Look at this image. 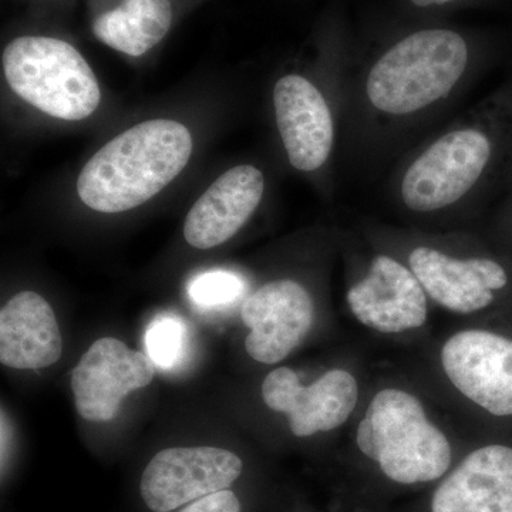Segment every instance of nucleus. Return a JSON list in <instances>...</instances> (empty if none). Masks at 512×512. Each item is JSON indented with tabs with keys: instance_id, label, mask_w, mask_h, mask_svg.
I'll list each match as a JSON object with an SVG mask.
<instances>
[{
	"instance_id": "14",
	"label": "nucleus",
	"mask_w": 512,
	"mask_h": 512,
	"mask_svg": "<svg viewBox=\"0 0 512 512\" xmlns=\"http://www.w3.org/2000/svg\"><path fill=\"white\" fill-rule=\"evenodd\" d=\"M265 190V174L255 165L231 168L192 205L184 222L185 241L197 249L229 241L251 220Z\"/></svg>"
},
{
	"instance_id": "16",
	"label": "nucleus",
	"mask_w": 512,
	"mask_h": 512,
	"mask_svg": "<svg viewBox=\"0 0 512 512\" xmlns=\"http://www.w3.org/2000/svg\"><path fill=\"white\" fill-rule=\"evenodd\" d=\"M63 338L55 312L39 293L20 292L0 311V362L18 370L55 365Z\"/></svg>"
},
{
	"instance_id": "4",
	"label": "nucleus",
	"mask_w": 512,
	"mask_h": 512,
	"mask_svg": "<svg viewBox=\"0 0 512 512\" xmlns=\"http://www.w3.org/2000/svg\"><path fill=\"white\" fill-rule=\"evenodd\" d=\"M356 444L399 484L443 477L451 464L450 441L427 417L423 404L404 390H380L357 426Z\"/></svg>"
},
{
	"instance_id": "9",
	"label": "nucleus",
	"mask_w": 512,
	"mask_h": 512,
	"mask_svg": "<svg viewBox=\"0 0 512 512\" xmlns=\"http://www.w3.org/2000/svg\"><path fill=\"white\" fill-rule=\"evenodd\" d=\"M346 301L353 316L380 333L419 329L429 316L427 293L406 262L379 252L350 286Z\"/></svg>"
},
{
	"instance_id": "10",
	"label": "nucleus",
	"mask_w": 512,
	"mask_h": 512,
	"mask_svg": "<svg viewBox=\"0 0 512 512\" xmlns=\"http://www.w3.org/2000/svg\"><path fill=\"white\" fill-rule=\"evenodd\" d=\"M262 397L269 409L288 417L293 436H315L338 429L348 421L359 399V384L352 373L332 369L305 386L289 367L266 375Z\"/></svg>"
},
{
	"instance_id": "12",
	"label": "nucleus",
	"mask_w": 512,
	"mask_h": 512,
	"mask_svg": "<svg viewBox=\"0 0 512 512\" xmlns=\"http://www.w3.org/2000/svg\"><path fill=\"white\" fill-rule=\"evenodd\" d=\"M441 365L454 387L493 416H512V340L463 330L444 343Z\"/></svg>"
},
{
	"instance_id": "6",
	"label": "nucleus",
	"mask_w": 512,
	"mask_h": 512,
	"mask_svg": "<svg viewBox=\"0 0 512 512\" xmlns=\"http://www.w3.org/2000/svg\"><path fill=\"white\" fill-rule=\"evenodd\" d=\"M276 127L289 163L301 173L328 167L345 126V101H332L325 90L301 73L279 77L272 93Z\"/></svg>"
},
{
	"instance_id": "11",
	"label": "nucleus",
	"mask_w": 512,
	"mask_h": 512,
	"mask_svg": "<svg viewBox=\"0 0 512 512\" xmlns=\"http://www.w3.org/2000/svg\"><path fill=\"white\" fill-rule=\"evenodd\" d=\"M156 365L147 353L114 338L96 340L74 367L72 392L77 412L94 423L111 421L128 394L153 382Z\"/></svg>"
},
{
	"instance_id": "18",
	"label": "nucleus",
	"mask_w": 512,
	"mask_h": 512,
	"mask_svg": "<svg viewBox=\"0 0 512 512\" xmlns=\"http://www.w3.org/2000/svg\"><path fill=\"white\" fill-rule=\"evenodd\" d=\"M146 353L161 370L183 365L190 349V332L180 316L164 313L151 320L144 335Z\"/></svg>"
},
{
	"instance_id": "21",
	"label": "nucleus",
	"mask_w": 512,
	"mask_h": 512,
	"mask_svg": "<svg viewBox=\"0 0 512 512\" xmlns=\"http://www.w3.org/2000/svg\"><path fill=\"white\" fill-rule=\"evenodd\" d=\"M410 2L416 8L427 9L443 8V6L451 5V3L457 2V0H410Z\"/></svg>"
},
{
	"instance_id": "19",
	"label": "nucleus",
	"mask_w": 512,
	"mask_h": 512,
	"mask_svg": "<svg viewBox=\"0 0 512 512\" xmlns=\"http://www.w3.org/2000/svg\"><path fill=\"white\" fill-rule=\"evenodd\" d=\"M247 291V281L241 275L225 269H214L195 275L187 288L190 301L204 311H215L234 305Z\"/></svg>"
},
{
	"instance_id": "17",
	"label": "nucleus",
	"mask_w": 512,
	"mask_h": 512,
	"mask_svg": "<svg viewBox=\"0 0 512 512\" xmlns=\"http://www.w3.org/2000/svg\"><path fill=\"white\" fill-rule=\"evenodd\" d=\"M171 23L170 0H124L119 8L94 20L93 33L111 49L140 57L167 36Z\"/></svg>"
},
{
	"instance_id": "5",
	"label": "nucleus",
	"mask_w": 512,
	"mask_h": 512,
	"mask_svg": "<svg viewBox=\"0 0 512 512\" xmlns=\"http://www.w3.org/2000/svg\"><path fill=\"white\" fill-rule=\"evenodd\" d=\"M2 60L10 89L47 116L80 121L99 107L96 74L79 50L63 40L18 37L6 46Z\"/></svg>"
},
{
	"instance_id": "8",
	"label": "nucleus",
	"mask_w": 512,
	"mask_h": 512,
	"mask_svg": "<svg viewBox=\"0 0 512 512\" xmlns=\"http://www.w3.org/2000/svg\"><path fill=\"white\" fill-rule=\"evenodd\" d=\"M404 262L427 296L447 311L468 315L494 302L495 292L510 282L507 269L484 255H458L433 244H416Z\"/></svg>"
},
{
	"instance_id": "20",
	"label": "nucleus",
	"mask_w": 512,
	"mask_h": 512,
	"mask_svg": "<svg viewBox=\"0 0 512 512\" xmlns=\"http://www.w3.org/2000/svg\"><path fill=\"white\" fill-rule=\"evenodd\" d=\"M241 501L231 490L220 491L185 505L180 512H241Z\"/></svg>"
},
{
	"instance_id": "7",
	"label": "nucleus",
	"mask_w": 512,
	"mask_h": 512,
	"mask_svg": "<svg viewBox=\"0 0 512 512\" xmlns=\"http://www.w3.org/2000/svg\"><path fill=\"white\" fill-rule=\"evenodd\" d=\"M242 471L241 458L225 448H165L144 468L140 494L148 510L173 512L208 495L229 490Z\"/></svg>"
},
{
	"instance_id": "1",
	"label": "nucleus",
	"mask_w": 512,
	"mask_h": 512,
	"mask_svg": "<svg viewBox=\"0 0 512 512\" xmlns=\"http://www.w3.org/2000/svg\"><path fill=\"white\" fill-rule=\"evenodd\" d=\"M477 67L466 36L430 28L350 69L343 126L349 170L375 173L443 124L477 79Z\"/></svg>"
},
{
	"instance_id": "2",
	"label": "nucleus",
	"mask_w": 512,
	"mask_h": 512,
	"mask_svg": "<svg viewBox=\"0 0 512 512\" xmlns=\"http://www.w3.org/2000/svg\"><path fill=\"white\" fill-rule=\"evenodd\" d=\"M500 100L457 114L397 158L384 194L416 218L466 210L490 192L507 153Z\"/></svg>"
},
{
	"instance_id": "13",
	"label": "nucleus",
	"mask_w": 512,
	"mask_h": 512,
	"mask_svg": "<svg viewBox=\"0 0 512 512\" xmlns=\"http://www.w3.org/2000/svg\"><path fill=\"white\" fill-rule=\"evenodd\" d=\"M242 322L251 329L245 349L264 365L282 362L308 336L315 302L308 289L293 279H276L245 299Z\"/></svg>"
},
{
	"instance_id": "15",
	"label": "nucleus",
	"mask_w": 512,
	"mask_h": 512,
	"mask_svg": "<svg viewBox=\"0 0 512 512\" xmlns=\"http://www.w3.org/2000/svg\"><path fill=\"white\" fill-rule=\"evenodd\" d=\"M433 512H512V448L493 444L468 454L437 488Z\"/></svg>"
},
{
	"instance_id": "3",
	"label": "nucleus",
	"mask_w": 512,
	"mask_h": 512,
	"mask_svg": "<svg viewBox=\"0 0 512 512\" xmlns=\"http://www.w3.org/2000/svg\"><path fill=\"white\" fill-rule=\"evenodd\" d=\"M192 154L184 124L150 120L114 137L84 165L77 194L86 207L119 214L146 204L174 181Z\"/></svg>"
}]
</instances>
